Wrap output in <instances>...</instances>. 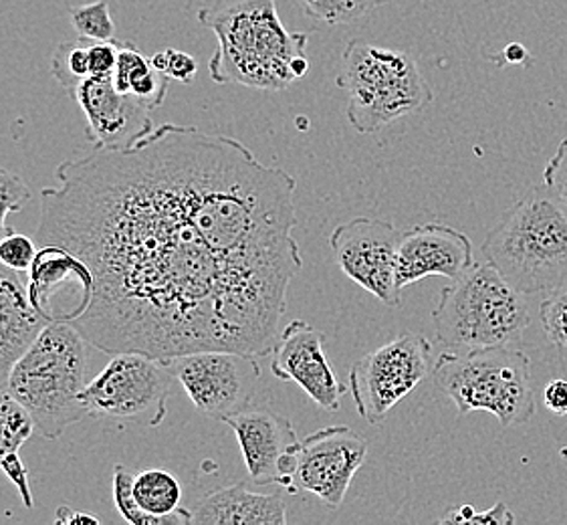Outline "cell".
Instances as JSON below:
<instances>
[{
    "label": "cell",
    "instance_id": "cell-1",
    "mask_svg": "<svg viewBox=\"0 0 567 525\" xmlns=\"http://www.w3.org/2000/svg\"><path fill=\"white\" fill-rule=\"evenodd\" d=\"M55 178L41 191L37 239L90 269V308L71 323L90 346L162 362L196 350L272 354L289 287L216 255L144 137L61 162Z\"/></svg>",
    "mask_w": 567,
    "mask_h": 525
},
{
    "label": "cell",
    "instance_id": "cell-2",
    "mask_svg": "<svg viewBox=\"0 0 567 525\" xmlns=\"http://www.w3.org/2000/svg\"><path fill=\"white\" fill-rule=\"evenodd\" d=\"M144 142L220 259L277 286L301 274L297 181L289 172L265 166L235 137L194 126L166 122Z\"/></svg>",
    "mask_w": 567,
    "mask_h": 525
},
{
    "label": "cell",
    "instance_id": "cell-3",
    "mask_svg": "<svg viewBox=\"0 0 567 525\" xmlns=\"http://www.w3.org/2000/svg\"><path fill=\"white\" fill-rule=\"evenodd\" d=\"M198 21L218 41L208 61L218 85L281 92L309 71V34L287 31L275 0H215L198 11Z\"/></svg>",
    "mask_w": 567,
    "mask_h": 525
},
{
    "label": "cell",
    "instance_id": "cell-4",
    "mask_svg": "<svg viewBox=\"0 0 567 525\" xmlns=\"http://www.w3.org/2000/svg\"><path fill=\"white\" fill-rule=\"evenodd\" d=\"M481 251L523 296L549 294L567 277V205L534 186L488 230Z\"/></svg>",
    "mask_w": 567,
    "mask_h": 525
},
{
    "label": "cell",
    "instance_id": "cell-5",
    "mask_svg": "<svg viewBox=\"0 0 567 525\" xmlns=\"http://www.w3.org/2000/svg\"><path fill=\"white\" fill-rule=\"evenodd\" d=\"M87 346L75 326L51 321L12 366L7 392L45 439H59L87 416L81 404L87 384Z\"/></svg>",
    "mask_w": 567,
    "mask_h": 525
},
{
    "label": "cell",
    "instance_id": "cell-6",
    "mask_svg": "<svg viewBox=\"0 0 567 525\" xmlns=\"http://www.w3.org/2000/svg\"><path fill=\"white\" fill-rule=\"evenodd\" d=\"M436 340L449 348H491L517 342L532 323L522 291L491 265L477 262L456 277L432 309Z\"/></svg>",
    "mask_w": 567,
    "mask_h": 525
},
{
    "label": "cell",
    "instance_id": "cell-7",
    "mask_svg": "<svg viewBox=\"0 0 567 525\" xmlns=\"http://www.w3.org/2000/svg\"><path fill=\"white\" fill-rule=\"evenodd\" d=\"M436 387L461 416L491 412L503 429L525 424L535 414L532 362L507 346L444 352L434 364Z\"/></svg>",
    "mask_w": 567,
    "mask_h": 525
},
{
    "label": "cell",
    "instance_id": "cell-8",
    "mask_svg": "<svg viewBox=\"0 0 567 525\" xmlns=\"http://www.w3.org/2000/svg\"><path fill=\"white\" fill-rule=\"evenodd\" d=\"M338 87L348 95V122L360 134H375L432 103L429 81L409 53L352 39L343 49Z\"/></svg>",
    "mask_w": 567,
    "mask_h": 525
},
{
    "label": "cell",
    "instance_id": "cell-9",
    "mask_svg": "<svg viewBox=\"0 0 567 525\" xmlns=\"http://www.w3.org/2000/svg\"><path fill=\"white\" fill-rule=\"evenodd\" d=\"M174 377L166 362L137 352L112 354V360L81 392L90 419H124L158 426L168 414Z\"/></svg>",
    "mask_w": 567,
    "mask_h": 525
},
{
    "label": "cell",
    "instance_id": "cell-10",
    "mask_svg": "<svg viewBox=\"0 0 567 525\" xmlns=\"http://www.w3.org/2000/svg\"><path fill=\"white\" fill-rule=\"evenodd\" d=\"M431 354V342L422 333H400L352 366L350 392L365 423H382L400 400L426 380Z\"/></svg>",
    "mask_w": 567,
    "mask_h": 525
},
{
    "label": "cell",
    "instance_id": "cell-11",
    "mask_svg": "<svg viewBox=\"0 0 567 525\" xmlns=\"http://www.w3.org/2000/svg\"><path fill=\"white\" fill-rule=\"evenodd\" d=\"M206 419L227 423L230 416L252 406L261 380L257 356L228 350H196L164 360Z\"/></svg>",
    "mask_w": 567,
    "mask_h": 525
},
{
    "label": "cell",
    "instance_id": "cell-12",
    "mask_svg": "<svg viewBox=\"0 0 567 525\" xmlns=\"http://www.w3.org/2000/svg\"><path fill=\"white\" fill-rule=\"evenodd\" d=\"M402 230L382 218L355 217L338 225L329 249L343 274L388 308H398L396 251Z\"/></svg>",
    "mask_w": 567,
    "mask_h": 525
},
{
    "label": "cell",
    "instance_id": "cell-13",
    "mask_svg": "<svg viewBox=\"0 0 567 525\" xmlns=\"http://www.w3.org/2000/svg\"><path fill=\"white\" fill-rule=\"evenodd\" d=\"M368 457V441L346 424L309 434L299 446L289 493L307 492L329 509H340L358 469Z\"/></svg>",
    "mask_w": 567,
    "mask_h": 525
},
{
    "label": "cell",
    "instance_id": "cell-14",
    "mask_svg": "<svg viewBox=\"0 0 567 525\" xmlns=\"http://www.w3.org/2000/svg\"><path fill=\"white\" fill-rule=\"evenodd\" d=\"M227 424L237 434L250 481L289 490L301 446L293 423L265 406H249L230 416Z\"/></svg>",
    "mask_w": 567,
    "mask_h": 525
},
{
    "label": "cell",
    "instance_id": "cell-15",
    "mask_svg": "<svg viewBox=\"0 0 567 525\" xmlns=\"http://www.w3.org/2000/svg\"><path fill=\"white\" fill-rule=\"evenodd\" d=\"M272 377L296 382L323 411H338L348 387L326 354V336L303 320L287 323L272 348Z\"/></svg>",
    "mask_w": 567,
    "mask_h": 525
},
{
    "label": "cell",
    "instance_id": "cell-16",
    "mask_svg": "<svg viewBox=\"0 0 567 525\" xmlns=\"http://www.w3.org/2000/svg\"><path fill=\"white\" fill-rule=\"evenodd\" d=\"M93 277L75 253L47 243L29 269V294L34 309L51 321H73L90 308Z\"/></svg>",
    "mask_w": 567,
    "mask_h": 525
},
{
    "label": "cell",
    "instance_id": "cell-17",
    "mask_svg": "<svg viewBox=\"0 0 567 525\" xmlns=\"http://www.w3.org/2000/svg\"><path fill=\"white\" fill-rule=\"evenodd\" d=\"M85 115V136L95 148H132L154 130L150 110L115 90L112 75H90L69 93Z\"/></svg>",
    "mask_w": 567,
    "mask_h": 525
},
{
    "label": "cell",
    "instance_id": "cell-18",
    "mask_svg": "<svg viewBox=\"0 0 567 525\" xmlns=\"http://www.w3.org/2000/svg\"><path fill=\"white\" fill-rule=\"evenodd\" d=\"M475 265L473 243L465 233L443 223H426L402 233L396 251V286L419 284L420 279L441 275L456 279Z\"/></svg>",
    "mask_w": 567,
    "mask_h": 525
},
{
    "label": "cell",
    "instance_id": "cell-19",
    "mask_svg": "<svg viewBox=\"0 0 567 525\" xmlns=\"http://www.w3.org/2000/svg\"><path fill=\"white\" fill-rule=\"evenodd\" d=\"M47 323L31 301L29 275L0 262V392L7 390L12 366Z\"/></svg>",
    "mask_w": 567,
    "mask_h": 525
},
{
    "label": "cell",
    "instance_id": "cell-20",
    "mask_svg": "<svg viewBox=\"0 0 567 525\" xmlns=\"http://www.w3.org/2000/svg\"><path fill=\"white\" fill-rule=\"evenodd\" d=\"M194 525H285L287 509L281 495L252 493L245 483L220 487L194 505Z\"/></svg>",
    "mask_w": 567,
    "mask_h": 525
},
{
    "label": "cell",
    "instance_id": "cell-21",
    "mask_svg": "<svg viewBox=\"0 0 567 525\" xmlns=\"http://www.w3.org/2000/svg\"><path fill=\"white\" fill-rule=\"evenodd\" d=\"M112 81L117 92L134 97L146 110L154 112L166 102L172 80L152 68L146 55L132 41H117V63Z\"/></svg>",
    "mask_w": 567,
    "mask_h": 525
},
{
    "label": "cell",
    "instance_id": "cell-22",
    "mask_svg": "<svg viewBox=\"0 0 567 525\" xmlns=\"http://www.w3.org/2000/svg\"><path fill=\"white\" fill-rule=\"evenodd\" d=\"M134 502L142 512L166 519L168 525H188L193 512L182 507V487L178 480L164 469H148L134 475Z\"/></svg>",
    "mask_w": 567,
    "mask_h": 525
},
{
    "label": "cell",
    "instance_id": "cell-23",
    "mask_svg": "<svg viewBox=\"0 0 567 525\" xmlns=\"http://www.w3.org/2000/svg\"><path fill=\"white\" fill-rule=\"evenodd\" d=\"M33 431L29 412L7 390L0 392V465L12 453H21Z\"/></svg>",
    "mask_w": 567,
    "mask_h": 525
},
{
    "label": "cell",
    "instance_id": "cell-24",
    "mask_svg": "<svg viewBox=\"0 0 567 525\" xmlns=\"http://www.w3.org/2000/svg\"><path fill=\"white\" fill-rule=\"evenodd\" d=\"M306 14L316 23L338 27L350 24L368 17L378 7L388 4L390 0H301Z\"/></svg>",
    "mask_w": 567,
    "mask_h": 525
},
{
    "label": "cell",
    "instance_id": "cell-25",
    "mask_svg": "<svg viewBox=\"0 0 567 525\" xmlns=\"http://www.w3.org/2000/svg\"><path fill=\"white\" fill-rule=\"evenodd\" d=\"M51 73L65 92H73L91 75L90 45H81V41L59 43L51 55Z\"/></svg>",
    "mask_w": 567,
    "mask_h": 525
},
{
    "label": "cell",
    "instance_id": "cell-26",
    "mask_svg": "<svg viewBox=\"0 0 567 525\" xmlns=\"http://www.w3.org/2000/svg\"><path fill=\"white\" fill-rule=\"evenodd\" d=\"M71 24L80 39L87 41H114L115 24L107 0H97L69 9Z\"/></svg>",
    "mask_w": 567,
    "mask_h": 525
},
{
    "label": "cell",
    "instance_id": "cell-27",
    "mask_svg": "<svg viewBox=\"0 0 567 525\" xmlns=\"http://www.w3.org/2000/svg\"><path fill=\"white\" fill-rule=\"evenodd\" d=\"M539 320L549 342L567 348V277L542 301Z\"/></svg>",
    "mask_w": 567,
    "mask_h": 525
},
{
    "label": "cell",
    "instance_id": "cell-28",
    "mask_svg": "<svg viewBox=\"0 0 567 525\" xmlns=\"http://www.w3.org/2000/svg\"><path fill=\"white\" fill-rule=\"evenodd\" d=\"M134 475L130 469L124 465H115L114 483H112V493H114V503L117 512L122 514L125 522L132 525H168L166 519L156 517V515L146 514L137 507L134 502V493H132V483Z\"/></svg>",
    "mask_w": 567,
    "mask_h": 525
},
{
    "label": "cell",
    "instance_id": "cell-29",
    "mask_svg": "<svg viewBox=\"0 0 567 525\" xmlns=\"http://www.w3.org/2000/svg\"><path fill=\"white\" fill-rule=\"evenodd\" d=\"M31 200V191L23 178L14 172L0 168V240L14 233L7 218L12 213L23 210Z\"/></svg>",
    "mask_w": 567,
    "mask_h": 525
},
{
    "label": "cell",
    "instance_id": "cell-30",
    "mask_svg": "<svg viewBox=\"0 0 567 525\" xmlns=\"http://www.w3.org/2000/svg\"><path fill=\"white\" fill-rule=\"evenodd\" d=\"M37 251L39 249H37L34 240L27 237V235L17 233V230L0 240V262L7 265L9 269H14V271L27 274L33 265Z\"/></svg>",
    "mask_w": 567,
    "mask_h": 525
},
{
    "label": "cell",
    "instance_id": "cell-31",
    "mask_svg": "<svg viewBox=\"0 0 567 525\" xmlns=\"http://www.w3.org/2000/svg\"><path fill=\"white\" fill-rule=\"evenodd\" d=\"M150 63L166 78L181 81V83H193L196 71H198L193 55L178 51V49H164L150 59Z\"/></svg>",
    "mask_w": 567,
    "mask_h": 525
},
{
    "label": "cell",
    "instance_id": "cell-32",
    "mask_svg": "<svg viewBox=\"0 0 567 525\" xmlns=\"http://www.w3.org/2000/svg\"><path fill=\"white\" fill-rule=\"evenodd\" d=\"M544 184L567 205V137L559 142L556 154L551 156V161L547 162Z\"/></svg>",
    "mask_w": 567,
    "mask_h": 525
},
{
    "label": "cell",
    "instance_id": "cell-33",
    "mask_svg": "<svg viewBox=\"0 0 567 525\" xmlns=\"http://www.w3.org/2000/svg\"><path fill=\"white\" fill-rule=\"evenodd\" d=\"M0 471L9 477L12 485L17 487V492L21 495V500H23V505L27 509H33L34 500L33 493H31V485H29V469L23 463V459H21V453H12L9 457L2 461V465H0Z\"/></svg>",
    "mask_w": 567,
    "mask_h": 525
},
{
    "label": "cell",
    "instance_id": "cell-34",
    "mask_svg": "<svg viewBox=\"0 0 567 525\" xmlns=\"http://www.w3.org/2000/svg\"><path fill=\"white\" fill-rule=\"evenodd\" d=\"M117 63V41H91L90 69L95 78L114 75Z\"/></svg>",
    "mask_w": 567,
    "mask_h": 525
},
{
    "label": "cell",
    "instance_id": "cell-35",
    "mask_svg": "<svg viewBox=\"0 0 567 525\" xmlns=\"http://www.w3.org/2000/svg\"><path fill=\"white\" fill-rule=\"evenodd\" d=\"M545 409L554 412L556 416H566L567 414V378H557L551 380L544 390Z\"/></svg>",
    "mask_w": 567,
    "mask_h": 525
},
{
    "label": "cell",
    "instance_id": "cell-36",
    "mask_svg": "<svg viewBox=\"0 0 567 525\" xmlns=\"http://www.w3.org/2000/svg\"><path fill=\"white\" fill-rule=\"evenodd\" d=\"M515 524V515L511 514L507 503H495V507L491 509H477L468 525H513Z\"/></svg>",
    "mask_w": 567,
    "mask_h": 525
},
{
    "label": "cell",
    "instance_id": "cell-37",
    "mask_svg": "<svg viewBox=\"0 0 567 525\" xmlns=\"http://www.w3.org/2000/svg\"><path fill=\"white\" fill-rule=\"evenodd\" d=\"M55 522L59 525H97L100 519L95 515L83 514V512H73L69 505H61L58 507V517Z\"/></svg>",
    "mask_w": 567,
    "mask_h": 525
},
{
    "label": "cell",
    "instance_id": "cell-38",
    "mask_svg": "<svg viewBox=\"0 0 567 525\" xmlns=\"http://www.w3.org/2000/svg\"><path fill=\"white\" fill-rule=\"evenodd\" d=\"M503 55H505V61L511 63V65H522L523 61L529 58V51L525 47L519 45V43H511L509 47H505Z\"/></svg>",
    "mask_w": 567,
    "mask_h": 525
}]
</instances>
